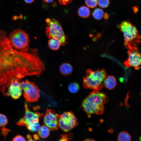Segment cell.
<instances>
[{
	"label": "cell",
	"mask_w": 141,
	"mask_h": 141,
	"mask_svg": "<svg viewBox=\"0 0 141 141\" xmlns=\"http://www.w3.org/2000/svg\"><path fill=\"white\" fill-rule=\"evenodd\" d=\"M133 10L134 13H137L138 11V7L137 6H134L133 7Z\"/></svg>",
	"instance_id": "cell-29"
},
{
	"label": "cell",
	"mask_w": 141,
	"mask_h": 141,
	"mask_svg": "<svg viewBox=\"0 0 141 141\" xmlns=\"http://www.w3.org/2000/svg\"><path fill=\"white\" fill-rule=\"evenodd\" d=\"M107 76L106 71L104 68L95 71L88 69L86 71V75L83 78V86L86 89L99 91L103 88L102 83Z\"/></svg>",
	"instance_id": "cell-4"
},
{
	"label": "cell",
	"mask_w": 141,
	"mask_h": 141,
	"mask_svg": "<svg viewBox=\"0 0 141 141\" xmlns=\"http://www.w3.org/2000/svg\"><path fill=\"white\" fill-rule=\"evenodd\" d=\"M11 46L14 49L23 51L29 49V38L28 33L20 28L14 30L8 36Z\"/></svg>",
	"instance_id": "cell-6"
},
{
	"label": "cell",
	"mask_w": 141,
	"mask_h": 141,
	"mask_svg": "<svg viewBox=\"0 0 141 141\" xmlns=\"http://www.w3.org/2000/svg\"><path fill=\"white\" fill-rule=\"evenodd\" d=\"M128 57L124 63L127 67H134L137 70L140 68L141 58L140 52L137 47H134L128 49L127 52Z\"/></svg>",
	"instance_id": "cell-10"
},
{
	"label": "cell",
	"mask_w": 141,
	"mask_h": 141,
	"mask_svg": "<svg viewBox=\"0 0 141 141\" xmlns=\"http://www.w3.org/2000/svg\"><path fill=\"white\" fill-rule=\"evenodd\" d=\"M103 17L106 20H107L109 17L108 14L107 13H105L104 14Z\"/></svg>",
	"instance_id": "cell-31"
},
{
	"label": "cell",
	"mask_w": 141,
	"mask_h": 141,
	"mask_svg": "<svg viewBox=\"0 0 141 141\" xmlns=\"http://www.w3.org/2000/svg\"><path fill=\"white\" fill-rule=\"evenodd\" d=\"M108 100V97L105 93L94 91L90 92L83 100L81 107L89 118L92 114H102L104 109V105Z\"/></svg>",
	"instance_id": "cell-2"
},
{
	"label": "cell",
	"mask_w": 141,
	"mask_h": 141,
	"mask_svg": "<svg viewBox=\"0 0 141 141\" xmlns=\"http://www.w3.org/2000/svg\"><path fill=\"white\" fill-rule=\"evenodd\" d=\"M8 123L7 116L2 113H0V127H3Z\"/></svg>",
	"instance_id": "cell-22"
},
{
	"label": "cell",
	"mask_w": 141,
	"mask_h": 141,
	"mask_svg": "<svg viewBox=\"0 0 141 141\" xmlns=\"http://www.w3.org/2000/svg\"><path fill=\"white\" fill-rule=\"evenodd\" d=\"M33 137L34 139L36 140H38L39 139V136L37 134H34L33 135Z\"/></svg>",
	"instance_id": "cell-35"
},
{
	"label": "cell",
	"mask_w": 141,
	"mask_h": 141,
	"mask_svg": "<svg viewBox=\"0 0 141 141\" xmlns=\"http://www.w3.org/2000/svg\"><path fill=\"white\" fill-rule=\"evenodd\" d=\"M20 84L23 91V96L26 101L34 102L38 101L40 96V90L35 83L26 79Z\"/></svg>",
	"instance_id": "cell-7"
},
{
	"label": "cell",
	"mask_w": 141,
	"mask_h": 141,
	"mask_svg": "<svg viewBox=\"0 0 141 141\" xmlns=\"http://www.w3.org/2000/svg\"><path fill=\"white\" fill-rule=\"evenodd\" d=\"M123 33L124 38V45L128 49L137 47L140 43V37L139 31L129 21H122L118 25Z\"/></svg>",
	"instance_id": "cell-3"
},
{
	"label": "cell",
	"mask_w": 141,
	"mask_h": 141,
	"mask_svg": "<svg viewBox=\"0 0 141 141\" xmlns=\"http://www.w3.org/2000/svg\"><path fill=\"white\" fill-rule=\"evenodd\" d=\"M103 82V85L105 87L109 90L113 89L116 86L117 83L115 78L110 75L107 76Z\"/></svg>",
	"instance_id": "cell-13"
},
{
	"label": "cell",
	"mask_w": 141,
	"mask_h": 141,
	"mask_svg": "<svg viewBox=\"0 0 141 141\" xmlns=\"http://www.w3.org/2000/svg\"><path fill=\"white\" fill-rule=\"evenodd\" d=\"M26 137L28 141H36L32 139L31 136L30 134H28L27 135Z\"/></svg>",
	"instance_id": "cell-30"
},
{
	"label": "cell",
	"mask_w": 141,
	"mask_h": 141,
	"mask_svg": "<svg viewBox=\"0 0 141 141\" xmlns=\"http://www.w3.org/2000/svg\"><path fill=\"white\" fill-rule=\"evenodd\" d=\"M54 0H43V3H49L52 2Z\"/></svg>",
	"instance_id": "cell-33"
},
{
	"label": "cell",
	"mask_w": 141,
	"mask_h": 141,
	"mask_svg": "<svg viewBox=\"0 0 141 141\" xmlns=\"http://www.w3.org/2000/svg\"><path fill=\"white\" fill-rule=\"evenodd\" d=\"M85 3L89 7L93 8L98 4V0H85Z\"/></svg>",
	"instance_id": "cell-23"
},
{
	"label": "cell",
	"mask_w": 141,
	"mask_h": 141,
	"mask_svg": "<svg viewBox=\"0 0 141 141\" xmlns=\"http://www.w3.org/2000/svg\"><path fill=\"white\" fill-rule=\"evenodd\" d=\"M110 3V0H98V4L102 8H104L107 7Z\"/></svg>",
	"instance_id": "cell-25"
},
{
	"label": "cell",
	"mask_w": 141,
	"mask_h": 141,
	"mask_svg": "<svg viewBox=\"0 0 141 141\" xmlns=\"http://www.w3.org/2000/svg\"><path fill=\"white\" fill-rule=\"evenodd\" d=\"M58 127L65 132L69 131L78 125L77 119L73 113L70 111L58 115Z\"/></svg>",
	"instance_id": "cell-8"
},
{
	"label": "cell",
	"mask_w": 141,
	"mask_h": 141,
	"mask_svg": "<svg viewBox=\"0 0 141 141\" xmlns=\"http://www.w3.org/2000/svg\"><path fill=\"white\" fill-rule=\"evenodd\" d=\"M25 2L27 4H31L34 2V0H24Z\"/></svg>",
	"instance_id": "cell-32"
},
{
	"label": "cell",
	"mask_w": 141,
	"mask_h": 141,
	"mask_svg": "<svg viewBox=\"0 0 141 141\" xmlns=\"http://www.w3.org/2000/svg\"><path fill=\"white\" fill-rule=\"evenodd\" d=\"M24 107L25 114L17 122V124L18 126H25L32 122H39V119L44 116L42 113L30 110L27 104L25 102Z\"/></svg>",
	"instance_id": "cell-9"
},
{
	"label": "cell",
	"mask_w": 141,
	"mask_h": 141,
	"mask_svg": "<svg viewBox=\"0 0 141 141\" xmlns=\"http://www.w3.org/2000/svg\"><path fill=\"white\" fill-rule=\"evenodd\" d=\"M84 141H96L95 140H94L91 138H87L85 139Z\"/></svg>",
	"instance_id": "cell-34"
},
{
	"label": "cell",
	"mask_w": 141,
	"mask_h": 141,
	"mask_svg": "<svg viewBox=\"0 0 141 141\" xmlns=\"http://www.w3.org/2000/svg\"><path fill=\"white\" fill-rule=\"evenodd\" d=\"M58 114L53 109H47L43 116V123L50 130L56 131L58 129Z\"/></svg>",
	"instance_id": "cell-11"
},
{
	"label": "cell",
	"mask_w": 141,
	"mask_h": 141,
	"mask_svg": "<svg viewBox=\"0 0 141 141\" xmlns=\"http://www.w3.org/2000/svg\"><path fill=\"white\" fill-rule=\"evenodd\" d=\"M48 45L49 48L51 50H57L59 49L61 44L58 40L54 38H51L48 40Z\"/></svg>",
	"instance_id": "cell-16"
},
{
	"label": "cell",
	"mask_w": 141,
	"mask_h": 141,
	"mask_svg": "<svg viewBox=\"0 0 141 141\" xmlns=\"http://www.w3.org/2000/svg\"><path fill=\"white\" fill-rule=\"evenodd\" d=\"M47 24L45 32L50 39L55 38L61 42V45H65L67 43V39L60 22L54 19L47 18L45 20Z\"/></svg>",
	"instance_id": "cell-5"
},
{
	"label": "cell",
	"mask_w": 141,
	"mask_h": 141,
	"mask_svg": "<svg viewBox=\"0 0 141 141\" xmlns=\"http://www.w3.org/2000/svg\"><path fill=\"white\" fill-rule=\"evenodd\" d=\"M73 137V135L72 133H64L61 135V138L58 141H69Z\"/></svg>",
	"instance_id": "cell-24"
},
{
	"label": "cell",
	"mask_w": 141,
	"mask_h": 141,
	"mask_svg": "<svg viewBox=\"0 0 141 141\" xmlns=\"http://www.w3.org/2000/svg\"><path fill=\"white\" fill-rule=\"evenodd\" d=\"M59 70L60 72L62 75L67 76L71 74L73 71V67L70 63L65 62L61 64Z\"/></svg>",
	"instance_id": "cell-14"
},
{
	"label": "cell",
	"mask_w": 141,
	"mask_h": 141,
	"mask_svg": "<svg viewBox=\"0 0 141 141\" xmlns=\"http://www.w3.org/2000/svg\"><path fill=\"white\" fill-rule=\"evenodd\" d=\"M27 129L31 132H37L40 127L39 122H33L25 126Z\"/></svg>",
	"instance_id": "cell-19"
},
{
	"label": "cell",
	"mask_w": 141,
	"mask_h": 141,
	"mask_svg": "<svg viewBox=\"0 0 141 141\" xmlns=\"http://www.w3.org/2000/svg\"><path fill=\"white\" fill-rule=\"evenodd\" d=\"M20 80H15L12 81L7 89V96H10L13 99H17L22 95V90L20 84Z\"/></svg>",
	"instance_id": "cell-12"
},
{
	"label": "cell",
	"mask_w": 141,
	"mask_h": 141,
	"mask_svg": "<svg viewBox=\"0 0 141 141\" xmlns=\"http://www.w3.org/2000/svg\"><path fill=\"white\" fill-rule=\"evenodd\" d=\"M104 14V11L102 9L97 8L93 11L92 15L95 19L97 20H100L102 18Z\"/></svg>",
	"instance_id": "cell-20"
},
{
	"label": "cell",
	"mask_w": 141,
	"mask_h": 141,
	"mask_svg": "<svg viewBox=\"0 0 141 141\" xmlns=\"http://www.w3.org/2000/svg\"><path fill=\"white\" fill-rule=\"evenodd\" d=\"M118 141H131V137L129 133L126 131H122L118 134Z\"/></svg>",
	"instance_id": "cell-18"
},
{
	"label": "cell",
	"mask_w": 141,
	"mask_h": 141,
	"mask_svg": "<svg viewBox=\"0 0 141 141\" xmlns=\"http://www.w3.org/2000/svg\"><path fill=\"white\" fill-rule=\"evenodd\" d=\"M68 88L70 92L74 93L78 91L79 89V86L77 83L73 82L69 84Z\"/></svg>",
	"instance_id": "cell-21"
},
{
	"label": "cell",
	"mask_w": 141,
	"mask_h": 141,
	"mask_svg": "<svg viewBox=\"0 0 141 141\" xmlns=\"http://www.w3.org/2000/svg\"><path fill=\"white\" fill-rule=\"evenodd\" d=\"M50 130L45 125L40 126L37 133L39 136L42 138H46L49 136Z\"/></svg>",
	"instance_id": "cell-15"
},
{
	"label": "cell",
	"mask_w": 141,
	"mask_h": 141,
	"mask_svg": "<svg viewBox=\"0 0 141 141\" xmlns=\"http://www.w3.org/2000/svg\"><path fill=\"white\" fill-rule=\"evenodd\" d=\"M1 130L2 133L5 137L7 135L8 132L10 131V130L5 128L4 127H2Z\"/></svg>",
	"instance_id": "cell-28"
},
{
	"label": "cell",
	"mask_w": 141,
	"mask_h": 141,
	"mask_svg": "<svg viewBox=\"0 0 141 141\" xmlns=\"http://www.w3.org/2000/svg\"><path fill=\"white\" fill-rule=\"evenodd\" d=\"M78 13L79 16L83 18H87L90 14L89 9L85 6L80 7L78 9Z\"/></svg>",
	"instance_id": "cell-17"
},
{
	"label": "cell",
	"mask_w": 141,
	"mask_h": 141,
	"mask_svg": "<svg viewBox=\"0 0 141 141\" xmlns=\"http://www.w3.org/2000/svg\"><path fill=\"white\" fill-rule=\"evenodd\" d=\"M45 64L35 49L16 50L9 43L6 32L0 31V91L7 96L8 88L14 80L27 76L40 75Z\"/></svg>",
	"instance_id": "cell-1"
},
{
	"label": "cell",
	"mask_w": 141,
	"mask_h": 141,
	"mask_svg": "<svg viewBox=\"0 0 141 141\" xmlns=\"http://www.w3.org/2000/svg\"><path fill=\"white\" fill-rule=\"evenodd\" d=\"M72 0H58L59 3L62 5H66L70 3Z\"/></svg>",
	"instance_id": "cell-27"
},
{
	"label": "cell",
	"mask_w": 141,
	"mask_h": 141,
	"mask_svg": "<svg viewBox=\"0 0 141 141\" xmlns=\"http://www.w3.org/2000/svg\"><path fill=\"white\" fill-rule=\"evenodd\" d=\"M12 141H26V139L22 136L18 134L15 136Z\"/></svg>",
	"instance_id": "cell-26"
}]
</instances>
